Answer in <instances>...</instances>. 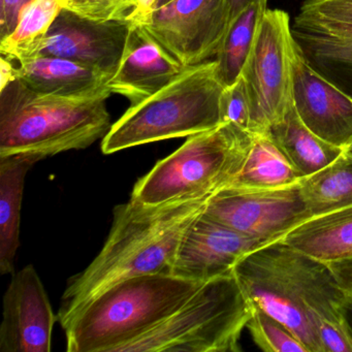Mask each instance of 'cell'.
I'll list each match as a JSON object with an SVG mask.
<instances>
[{
	"instance_id": "obj_1",
	"label": "cell",
	"mask_w": 352,
	"mask_h": 352,
	"mask_svg": "<svg viewBox=\"0 0 352 352\" xmlns=\"http://www.w3.org/2000/svg\"><path fill=\"white\" fill-rule=\"evenodd\" d=\"M234 273L251 305L283 323L308 352H352L348 294L329 263L279 240L245 255Z\"/></svg>"
},
{
	"instance_id": "obj_2",
	"label": "cell",
	"mask_w": 352,
	"mask_h": 352,
	"mask_svg": "<svg viewBox=\"0 0 352 352\" xmlns=\"http://www.w3.org/2000/svg\"><path fill=\"white\" fill-rule=\"evenodd\" d=\"M209 199L148 206L131 197L117 206L102 250L69 280L63 292L57 314L63 329L110 286L137 276L170 272L183 236L205 211Z\"/></svg>"
},
{
	"instance_id": "obj_3",
	"label": "cell",
	"mask_w": 352,
	"mask_h": 352,
	"mask_svg": "<svg viewBox=\"0 0 352 352\" xmlns=\"http://www.w3.org/2000/svg\"><path fill=\"white\" fill-rule=\"evenodd\" d=\"M108 85L82 96L40 94L16 78L0 90V157L82 150L110 131Z\"/></svg>"
},
{
	"instance_id": "obj_4",
	"label": "cell",
	"mask_w": 352,
	"mask_h": 352,
	"mask_svg": "<svg viewBox=\"0 0 352 352\" xmlns=\"http://www.w3.org/2000/svg\"><path fill=\"white\" fill-rule=\"evenodd\" d=\"M206 281L170 272L118 282L90 300L65 327L69 352H115L155 327Z\"/></svg>"
},
{
	"instance_id": "obj_5",
	"label": "cell",
	"mask_w": 352,
	"mask_h": 352,
	"mask_svg": "<svg viewBox=\"0 0 352 352\" xmlns=\"http://www.w3.org/2000/svg\"><path fill=\"white\" fill-rule=\"evenodd\" d=\"M223 90L215 59L187 67L160 91L131 104L113 123L102 139V153L188 138L219 126Z\"/></svg>"
},
{
	"instance_id": "obj_6",
	"label": "cell",
	"mask_w": 352,
	"mask_h": 352,
	"mask_svg": "<svg viewBox=\"0 0 352 352\" xmlns=\"http://www.w3.org/2000/svg\"><path fill=\"white\" fill-rule=\"evenodd\" d=\"M254 307L234 270L206 281L184 304L115 352H238Z\"/></svg>"
},
{
	"instance_id": "obj_7",
	"label": "cell",
	"mask_w": 352,
	"mask_h": 352,
	"mask_svg": "<svg viewBox=\"0 0 352 352\" xmlns=\"http://www.w3.org/2000/svg\"><path fill=\"white\" fill-rule=\"evenodd\" d=\"M254 133L232 123L187 138L139 179L131 197L148 206L213 197L242 170Z\"/></svg>"
},
{
	"instance_id": "obj_8",
	"label": "cell",
	"mask_w": 352,
	"mask_h": 352,
	"mask_svg": "<svg viewBox=\"0 0 352 352\" xmlns=\"http://www.w3.org/2000/svg\"><path fill=\"white\" fill-rule=\"evenodd\" d=\"M294 49L289 15L282 10H265L242 73L254 135L267 133L292 102Z\"/></svg>"
},
{
	"instance_id": "obj_9",
	"label": "cell",
	"mask_w": 352,
	"mask_h": 352,
	"mask_svg": "<svg viewBox=\"0 0 352 352\" xmlns=\"http://www.w3.org/2000/svg\"><path fill=\"white\" fill-rule=\"evenodd\" d=\"M204 214L245 234L271 243L312 218L300 182L269 190L224 188L210 197Z\"/></svg>"
},
{
	"instance_id": "obj_10",
	"label": "cell",
	"mask_w": 352,
	"mask_h": 352,
	"mask_svg": "<svg viewBox=\"0 0 352 352\" xmlns=\"http://www.w3.org/2000/svg\"><path fill=\"white\" fill-rule=\"evenodd\" d=\"M184 67L215 58L230 28L226 0H170L143 25Z\"/></svg>"
},
{
	"instance_id": "obj_11",
	"label": "cell",
	"mask_w": 352,
	"mask_h": 352,
	"mask_svg": "<svg viewBox=\"0 0 352 352\" xmlns=\"http://www.w3.org/2000/svg\"><path fill=\"white\" fill-rule=\"evenodd\" d=\"M58 320L32 265L13 274L3 296L0 351L50 352Z\"/></svg>"
},
{
	"instance_id": "obj_12",
	"label": "cell",
	"mask_w": 352,
	"mask_h": 352,
	"mask_svg": "<svg viewBox=\"0 0 352 352\" xmlns=\"http://www.w3.org/2000/svg\"><path fill=\"white\" fill-rule=\"evenodd\" d=\"M131 22L96 21L63 9L38 56L77 61L112 77L126 44Z\"/></svg>"
},
{
	"instance_id": "obj_13",
	"label": "cell",
	"mask_w": 352,
	"mask_h": 352,
	"mask_svg": "<svg viewBox=\"0 0 352 352\" xmlns=\"http://www.w3.org/2000/svg\"><path fill=\"white\" fill-rule=\"evenodd\" d=\"M269 243L240 234L203 213L183 236L170 272L208 281L230 273L242 257Z\"/></svg>"
},
{
	"instance_id": "obj_14",
	"label": "cell",
	"mask_w": 352,
	"mask_h": 352,
	"mask_svg": "<svg viewBox=\"0 0 352 352\" xmlns=\"http://www.w3.org/2000/svg\"><path fill=\"white\" fill-rule=\"evenodd\" d=\"M292 102L300 120L315 135L343 149L352 143L351 96L315 71L296 45L292 59Z\"/></svg>"
},
{
	"instance_id": "obj_15",
	"label": "cell",
	"mask_w": 352,
	"mask_h": 352,
	"mask_svg": "<svg viewBox=\"0 0 352 352\" xmlns=\"http://www.w3.org/2000/svg\"><path fill=\"white\" fill-rule=\"evenodd\" d=\"M187 67L166 50L143 25L131 24L109 89L137 104L160 91Z\"/></svg>"
},
{
	"instance_id": "obj_16",
	"label": "cell",
	"mask_w": 352,
	"mask_h": 352,
	"mask_svg": "<svg viewBox=\"0 0 352 352\" xmlns=\"http://www.w3.org/2000/svg\"><path fill=\"white\" fill-rule=\"evenodd\" d=\"M292 36L305 60L352 98V25L298 12Z\"/></svg>"
},
{
	"instance_id": "obj_17",
	"label": "cell",
	"mask_w": 352,
	"mask_h": 352,
	"mask_svg": "<svg viewBox=\"0 0 352 352\" xmlns=\"http://www.w3.org/2000/svg\"><path fill=\"white\" fill-rule=\"evenodd\" d=\"M18 79L40 94L82 96L108 84L110 76L77 61L56 56H36L16 67Z\"/></svg>"
},
{
	"instance_id": "obj_18",
	"label": "cell",
	"mask_w": 352,
	"mask_h": 352,
	"mask_svg": "<svg viewBox=\"0 0 352 352\" xmlns=\"http://www.w3.org/2000/svg\"><path fill=\"white\" fill-rule=\"evenodd\" d=\"M36 156L0 157V274L15 273L19 248L20 221L26 175L36 162Z\"/></svg>"
},
{
	"instance_id": "obj_19",
	"label": "cell",
	"mask_w": 352,
	"mask_h": 352,
	"mask_svg": "<svg viewBox=\"0 0 352 352\" xmlns=\"http://www.w3.org/2000/svg\"><path fill=\"white\" fill-rule=\"evenodd\" d=\"M282 242L325 263L352 258V205L309 218Z\"/></svg>"
},
{
	"instance_id": "obj_20",
	"label": "cell",
	"mask_w": 352,
	"mask_h": 352,
	"mask_svg": "<svg viewBox=\"0 0 352 352\" xmlns=\"http://www.w3.org/2000/svg\"><path fill=\"white\" fill-rule=\"evenodd\" d=\"M265 133L287 156L302 179L329 166L345 151L311 131L300 120L294 102L284 116Z\"/></svg>"
},
{
	"instance_id": "obj_21",
	"label": "cell",
	"mask_w": 352,
	"mask_h": 352,
	"mask_svg": "<svg viewBox=\"0 0 352 352\" xmlns=\"http://www.w3.org/2000/svg\"><path fill=\"white\" fill-rule=\"evenodd\" d=\"M302 180L296 166L267 133L255 135L244 166L226 188L269 190Z\"/></svg>"
},
{
	"instance_id": "obj_22",
	"label": "cell",
	"mask_w": 352,
	"mask_h": 352,
	"mask_svg": "<svg viewBox=\"0 0 352 352\" xmlns=\"http://www.w3.org/2000/svg\"><path fill=\"white\" fill-rule=\"evenodd\" d=\"M65 6V0H32L24 6L13 32L1 38V55L19 63L38 56Z\"/></svg>"
},
{
	"instance_id": "obj_23",
	"label": "cell",
	"mask_w": 352,
	"mask_h": 352,
	"mask_svg": "<svg viewBox=\"0 0 352 352\" xmlns=\"http://www.w3.org/2000/svg\"><path fill=\"white\" fill-rule=\"evenodd\" d=\"M312 217L352 205V156L345 151L329 166L300 181Z\"/></svg>"
},
{
	"instance_id": "obj_24",
	"label": "cell",
	"mask_w": 352,
	"mask_h": 352,
	"mask_svg": "<svg viewBox=\"0 0 352 352\" xmlns=\"http://www.w3.org/2000/svg\"><path fill=\"white\" fill-rule=\"evenodd\" d=\"M267 3L265 1L252 3L230 24L215 57L218 78L224 88L234 85L242 76L259 24L267 9Z\"/></svg>"
},
{
	"instance_id": "obj_25",
	"label": "cell",
	"mask_w": 352,
	"mask_h": 352,
	"mask_svg": "<svg viewBox=\"0 0 352 352\" xmlns=\"http://www.w3.org/2000/svg\"><path fill=\"white\" fill-rule=\"evenodd\" d=\"M246 329L259 349L265 352H308L306 346L277 319L254 308Z\"/></svg>"
},
{
	"instance_id": "obj_26",
	"label": "cell",
	"mask_w": 352,
	"mask_h": 352,
	"mask_svg": "<svg viewBox=\"0 0 352 352\" xmlns=\"http://www.w3.org/2000/svg\"><path fill=\"white\" fill-rule=\"evenodd\" d=\"M138 0H65V9L96 21H127Z\"/></svg>"
},
{
	"instance_id": "obj_27",
	"label": "cell",
	"mask_w": 352,
	"mask_h": 352,
	"mask_svg": "<svg viewBox=\"0 0 352 352\" xmlns=\"http://www.w3.org/2000/svg\"><path fill=\"white\" fill-rule=\"evenodd\" d=\"M220 118L221 123H232L250 131V102L242 76L234 85L224 88L220 98Z\"/></svg>"
},
{
	"instance_id": "obj_28",
	"label": "cell",
	"mask_w": 352,
	"mask_h": 352,
	"mask_svg": "<svg viewBox=\"0 0 352 352\" xmlns=\"http://www.w3.org/2000/svg\"><path fill=\"white\" fill-rule=\"evenodd\" d=\"M32 0H0V36H9L17 25L20 12Z\"/></svg>"
},
{
	"instance_id": "obj_29",
	"label": "cell",
	"mask_w": 352,
	"mask_h": 352,
	"mask_svg": "<svg viewBox=\"0 0 352 352\" xmlns=\"http://www.w3.org/2000/svg\"><path fill=\"white\" fill-rule=\"evenodd\" d=\"M160 3V0H138L137 8L129 17V22L138 25H146L149 23Z\"/></svg>"
},
{
	"instance_id": "obj_30",
	"label": "cell",
	"mask_w": 352,
	"mask_h": 352,
	"mask_svg": "<svg viewBox=\"0 0 352 352\" xmlns=\"http://www.w3.org/2000/svg\"><path fill=\"white\" fill-rule=\"evenodd\" d=\"M327 263L333 270V274L339 280L342 287L346 290L348 294L352 296V258Z\"/></svg>"
},
{
	"instance_id": "obj_31",
	"label": "cell",
	"mask_w": 352,
	"mask_h": 352,
	"mask_svg": "<svg viewBox=\"0 0 352 352\" xmlns=\"http://www.w3.org/2000/svg\"><path fill=\"white\" fill-rule=\"evenodd\" d=\"M259 1H265L267 3V0H226V6H228V18H230V26L234 19L244 12L249 6L252 3H259Z\"/></svg>"
},
{
	"instance_id": "obj_32",
	"label": "cell",
	"mask_w": 352,
	"mask_h": 352,
	"mask_svg": "<svg viewBox=\"0 0 352 352\" xmlns=\"http://www.w3.org/2000/svg\"><path fill=\"white\" fill-rule=\"evenodd\" d=\"M17 78L16 67L10 63V59L1 56L0 58V90L3 89L8 84L13 82Z\"/></svg>"
},
{
	"instance_id": "obj_33",
	"label": "cell",
	"mask_w": 352,
	"mask_h": 352,
	"mask_svg": "<svg viewBox=\"0 0 352 352\" xmlns=\"http://www.w3.org/2000/svg\"><path fill=\"white\" fill-rule=\"evenodd\" d=\"M346 315H347L348 322L352 329V296L348 294L347 302H346Z\"/></svg>"
},
{
	"instance_id": "obj_34",
	"label": "cell",
	"mask_w": 352,
	"mask_h": 352,
	"mask_svg": "<svg viewBox=\"0 0 352 352\" xmlns=\"http://www.w3.org/2000/svg\"><path fill=\"white\" fill-rule=\"evenodd\" d=\"M345 152H346V153H348V154H349V155L352 156V143L350 144V145L348 146L347 148H346Z\"/></svg>"
},
{
	"instance_id": "obj_35",
	"label": "cell",
	"mask_w": 352,
	"mask_h": 352,
	"mask_svg": "<svg viewBox=\"0 0 352 352\" xmlns=\"http://www.w3.org/2000/svg\"><path fill=\"white\" fill-rule=\"evenodd\" d=\"M168 1H170V0H160V6L164 5V3H168ZM158 6V7H160Z\"/></svg>"
}]
</instances>
